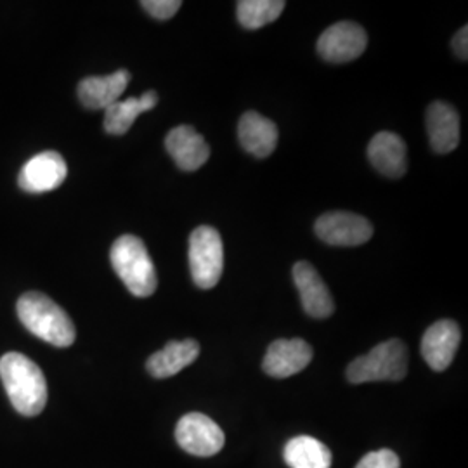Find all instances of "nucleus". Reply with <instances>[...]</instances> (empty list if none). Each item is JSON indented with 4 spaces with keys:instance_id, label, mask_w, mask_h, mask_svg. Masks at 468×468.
<instances>
[{
    "instance_id": "1",
    "label": "nucleus",
    "mask_w": 468,
    "mask_h": 468,
    "mask_svg": "<svg viewBox=\"0 0 468 468\" xmlns=\"http://www.w3.org/2000/svg\"><path fill=\"white\" fill-rule=\"evenodd\" d=\"M0 378L17 413L37 417L48 402V384L42 369L19 352H7L0 357Z\"/></svg>"
},
{
    "instance_id": "2",
    "label": "nucleus",
    "mask_w": 468,
    "mask_h": 468,
    "mask_svg": "<svg viewBox=\"0 0 468 468\" xmlns=\"http://www.w3.org/2000/svg\"><path fill=\"white\" fill-rule=\"evenodd\" d=\"M17 316L23 326L40 340L56 347H69L75 342V326L67 313L48 295L28 292L17 301Z\"/></svg>"
},
{
    "instance_id": "3",
    "label": "nucleus",
    "mask_w": 468,
    "mask_h": 468,
    "mask_svg": "<svg viewBox=\"0 0 468 468\" xmlns=\"http://www.w3.org/2000/svg\"><path fill=\"white\" fill-rule=\"evenodd\" d=\"M110 259L118 278L133 295L144 299L156 292V269L144 243L137 236H120L112 247Z\"/></svg>"
},
{
    "instance_id": "4",
    "label": "nucleus",
    "mask_w": 468,
    "mask_h": 468,
    "mask_svg": "<svg viewBox=\"0 0 468 468\" xmlns=\"http://www.w3.org/2000/svg\"><path fill=\"white\" fill-rule=\"evenodd\" d=\"M408 375V349L401 340L392 338L378 344L368 354L354 359L347 367L351 384L399 382Z\"/></svg>"
},
{
    "instance_id": "5",
    "label": "nucleus",
    "mask_w": 468,
    "mask_h": 468,
    "mask_svg": "<svg viewBox=\"0 0 468 468\" xmlns=\"http://www.w3.org/2000/svg\"><path fill=\"white\" fill-rule=\"evenodd\" d=\"M189 268L193 282L198 288L208 290L218 283L224 269V249L218 229L200 226L191 233Z\"/></svg>"
},
{
    "instance_id": "6",
    "label": "nucleus",
    "mask_w": 468,
    "mask_h": 468,
    "mask_svg": "<svg viewBox=\"0 0 468 468\" xmlns=\"http://www.w3.org/2000/svg\"><path fill=\"white\" fill-rule=\"evenodd\" d=\"M177 444L193 456H214L226 442L218 423L203 413H187L176 427Z\"/></svg>"
},
{
    "instance_id": "7",
    "label": "nucleus",
    "mask_w": 468,
    "mask_h": 468,
    "mask_svg": "<svg viewBox=\"0 0 468 468\" xmlns=\"http://www.w3.org/2000/svg\"><path fill=\"white\" fill-rule=\"evenodd\" d=\"M368 46V35L352 21H340L324 30L318 40L319 56L330 63L357 59Z\"/></svg>"
},
{
    "instance_id": "8",
    "label": "nucleus",
    "mask_w": 468,
    "mask_h": 468,
    "mask_svg": "<svg viewBox=\"0 0 468 468\" xmlns=\"http://www.w3.org/2000/svg\"><path fill=\"white\" fill-rule=\"evenodd\" d=\"M319 239L334 247H357L373 236L368 218L352 212H328L316 220Z\"/></svg>"
},
{
    "instance_id": "9",
    "label": "nucleus",
    "mask_w": 468,
    "mask_h": 468,
    "mask_svg": "<svg viewBox=\"0 0 468 468\" xmlns=\"http://www.w3.org/2000/svg\"><path fill=\"white\" fill-rule=\"evenodd\" d=\"M68 167L65 158L56 151H44L21 168L17 185L28 193H46L65 183Z\"/></svg>"
},
{
    "instance_id": "10",
    "label": "nucleus",
    "mask_w": 468,
    "mask_h": 468,
    "mask_svg": "<svg viewBox=\"0 0 468 468\" xmlns=\"http://www.w3.org/2000/svg\"><path fill=\"white\" fill-rule=\"evenodd\" d=\"M311 361L313 347L305 340L280 338L269 346L262 369L272 378H288L307 368Z\"/></svg>"
},
{
    "instance_id": "11",
    "label": "nucleus",
    "mask_w": 468,
    "mask_h": 468,
    "mask_svg": "<svg viewBox=\"0 0 468 468\" xmlns=\"http://www.w3.org/2000/svg\"><path fill=\"white\" fill-rule=\"evenodd\" d=\"M293 282L301 293L302 307L311 318L324 319L334 314V297L313 264L297 262L293 266Z\"/></svg>"
},
{
    "instance_id": "12",
    "label": "nucleus",
    "mask_w": 468,
    "mask_h": 468,
    "mask_svg": "<svg viewBox=\"0 0 468 468\" xmlns=\"http://www.w3.org/2000/svg\"><path fill=\"white\" fill-rule=\"evenodd\" d=\"M462 332L452 319H442L434 323L421 338V356L434 371H444L460 347Z\"/></svg>"
},
{
    "instance_id": "13",
    "label": "nucleus",
    "mask_w": 468,
    "mask_h": 468,
    "mask_svg": "<svg viewBox=\"0 0 468 468\" xmlns=\"http://www.w3.org/2000/svg\"><path fill=\"white\" fill-rule=\"evenodd\" d=\"M165 148L177 167L185 172H195L203 167L210 156V148L203 135L189 125L172 129L165 139Z\"/></svg>"
},
{
    "instance_id": "14",
    "label": "nucleus",
    "mask_w": 468,
    "mask_h": 468,
    "mask_svg": "<svg viewBox=\"0 0 468 468\" xmlns=\"http://www.w3.org/2000/svg\"><path fill=\"white\" fill-rule=\"evenodd\" d=\"M131 82L127 69H118L106 77H87L79 84V100L89 110H106L117 102Z\"/></svg>"
},
{
    "instance_id": "15",
    "label": "nucleus",
    "mask_w": 468,
    "mask_h": 468,
    "mask_svg": "<svg viewBox=\"0 0 468 468\" xmlns=\"http://www.w3.org/2000/svg\"><path fill=\"white\" fill-rule=\"evenodd\" d=\"M427 133L435 153H450L460 141V118L452 104L435 101L427 110Z\"/></svg>"
},
{
    "instance_id": "16",
    "label": "nucleus",
    "mask_w": 468,
    "mask_h": 468,
    "mask_svg": "<svg viewBox=\"0 0 468 468\" xmlns=\"http://www.w3.org/2000/svg\"><path fill=\"white\" fill-rule=\"evenodd\" d=\"M238 137L245 150L257 158H268L278 144V127L257 112L245 113L238 125Z\"/></svg>"
},
{
    "instance_id": "17",
    "label": "nucleus",
    "mask_w": 468,
    "mask_h": 468,
    "mask_svg": "<svg viewBox=\"0 0 468 468\" xmlns=\"http://www.w3.org/2000/svg\"><path fill=\"white\" fill-rule=\"evenodd\" d=\"M406 143L394 133H378L371 139L368 158L371 165L387 177H401L408 168Z\"/></svg>"
},
{
    "instance_id": "18",
    "label": "nucleus",
    "mask_w": 468,
    "mask_h": 468,
    "mask_svg": "<svg viewBox=\"0 0 468 468\" xmlns=\"http://www.w3.org/2000/svg\"><path fill=\"white\" fill-rule=\"evenodd\" d=\"M200 346L197 340H172L162 351L154 352L146 363V369L154 378H168L197 361Z\"/></svg>"
},
{
    "instance_id": "19",
    "label": "nucleus",
    "mask_w": 468,
    "mask_h": 468,
    "mask_svg": "<svg viewBox=\"0 0 468 468\" xmlns=\"http://www.w3.org/2000/svg\"><path fill=\"white\" fill-rule=\"evenodd\" d=\"M158 102L154 90L144 92L141 98L117 101L104 110V129L108 134L122 135L129 133L135 118L144 112H150Z\"/></svg>"
},
{
    "instance_id": "20",
    "label": "nucleus",
    "mask_w": 468,
    "mask_h": 468,
    "mask_svg": "<svg viewBox=\"0 0 468 468\" xmlns=\"http://www.w3.org/2000/svg\"><path fill=\"white\" fill-rule=\"evenodd\" d=\"M284 462L290 468H330L332 452L311 435H299L286 442Z\"/></svg>"
},
{
    "instance_id": "21",
    "label": "nucleus",
    "mask_w": 468,
    "mask_h": 468,
    "mask_svg": "<svg viewBox=\"0 0 468 468\" xmlns=\"http://www.w3.org/2000/svg\"><path fill=\"white\" fill-rule=\"evenodd\" d=\"M283 0H241L238 2V21L249 30H259L282 16Z\"/></svg>"
},
{
    "instance_id": "22",
    "label": "nucleus",
    "mask_w": 468,
    "mask_h": 468,
    "mask_svg": "<svg viewBox=\"0 0 468 468\" xmlns=\"http://www.w3.org/2000/svg\"><path fill=\"white\" fill-rule=\"evenodd\" d=\"M356 468H401L399 456L390 450L371 452L361 458Z\"/></svg>"
},
{
    "instance_id": "23",
    "label": "nucleus",
    "mask_w": 468,
    "mask_h": 468,
    "mask_svg": "<svg viewBox=\"0 0 468 468\" xmlns=\"http://www.w3.org/2000/svg\"><path fill=\"white\" fill-rule=\"evenodd\" d=\"M141 5L148 15L164 21L176 16V13L181 9L183 4L179 0H143Z\"/></svg>"
},
{
    "instance_id": "24",
    "label": "nucleus",
    "mask_w": 468,
    "mask_h": 468,
    "mask_svg": "<svg viewBox=\"0 0 468 468\" xmlns=\"http://www.w3.org/2000/svg\"><path fill=\"white\" fill-rule=\"evenodd\" d=\"M452 49L458 58L467 59L468 58V27H463L452 38Z\"/></svg>"
}]
</instances>
